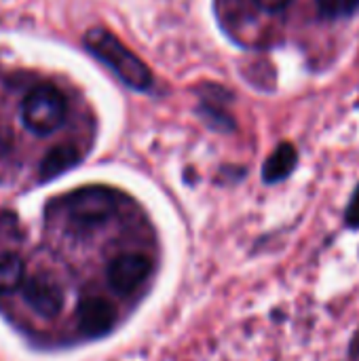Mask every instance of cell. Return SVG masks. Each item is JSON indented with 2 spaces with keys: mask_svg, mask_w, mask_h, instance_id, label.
<instances>
[{
  "mask_svg": "<svg viewBox=\"0 0 359 361\" xmlns=\"http://www.w3.org/2000/svg\"><path fill=\"white\" fill-rule=\"evenodd\" d=\"M296 163H298V152H296V148H294L292 144L284 142V144H279V146L273 150V154L267 159V163H264V167H262V180H264L267 184H277V182L286 180V178L294 171Z\"/></svg>",
  "mask_w": 359,
  "mask_h": 361,
  "instance_id": "52a82bcc",
  "label": "cell"
},
{
  "mask_svg": "<svg viewBox=\"0 0 359 361\" xmlns=\"http://www.w3.org/2000/svg\"><path fill=\"white\" fill-rule=\"evenodd\" d=\"M150 271H152V260L148 256L133 254V252L121 254L108 267V281L116 292L129 294L148 279Z\"/></svg>",
  "mask_w": 359,
  "mask_h": 361,
  "instance_id": "277c9868",
  "label": "cell"
},
{
  "mask_svg": "<svg viewBox=\"0 0 359 361\" xmlns=\"http://www.w3.org/2000/svg\"><path fill=\"white\" fill-rule=\"evenodd\" d=\"M23 298L42 317H55L63 309V290L47 275H36L23 283Z\"/></svg>",
  "mask_w": 359,
  "mask_h": 361,
  "instance_id": "5b68a950",
  "label": "cell"
},
{
  "mask_svg": "<svg viewBox=\"0 0 359 361\" xmlns=\"http://www.w3.org/2000/svg\"><path fill=\"white\" fill-rule=\"evenodd\" d=\"M256 2L267 11H281L290 4V0H256Z\"/></svg>",
  "mask_w": 359,
  "mask_h": 361,
  "instance_id": "7c38bea8",
  "label": "cell"
},
{
  "mask_svg": "<svg viewBox=\"0 0 359 361\" xmlns=\"http://www.w3.org/2000/svg\"><path fill=\"white\" fill-rule=\"evenodd\" d=\"M25 267L21 258L13 252L0 254V292H11L23 283Z\"/></svg>",
  "mask_w": 359,
  "mask_h": 361,
  "instance_id": "9c48e42d",
  "label": "cell"
},
{
  "mask_svg": "<svg viewBox=\"0 0 359 361\" xmlns=\"http://www.w3.org/2000/svg\"><path fill=\"white\" fill-rule=\"evenodd\" d=\"M317 6L326 17L339 19L353 15L359 8V0H317Z\"/></svg>",
  "mask_w": 359,
  "mask_h": 361,
  "instance_id": "30bf717a",
  "label": "cell"
},
{
  "mask_svg": "<svg viewBox=\"0 0 359 361\" xmlns=\"http://www.w3.org/2000/svg\"><path fill=\"white\" fill-rule=\"evenodd\" d=\"M85 47L102 63H106L127 87L135 91H148L152 87V74L148 66L131 53L114 34L104 27H91L85 34Z\"/></svg>",
  "mask_w": 359,
  "mask_h": 361,
  "instance_id": "6da1fadb",
  "label": "cell"
},
{
  "mask_svg": "<svg viewBox=\"0 0 359 361\" xmlns=\"http://www.w3.org/2000/svg\"><path fill=\"white\" fill-rule=\"evenodd\" d=\"M4 150H6V144H4V137H0V157L4 154Z\"/></svg>",
  "mask_w": 359,
  "mask_h": 361,
  "instance_id": "4fadbf2b",
  "label": "cell"
},
{
  "mask_svg": "<svg viewBox=\"0 0 359 361\" xmlns=\"http://www.w3.org/2000/svg\"><path fill=\"white\" fill-rule=\"evenodd\" d=\"M76 319H78V328L87 336H102L114 326L116 311L104 298H87L78 305Z\"/></svg>",
  "mask_w": 359,
  "mask_h": 361,
  "instance_id": "8992f818",
  "label": "cell"
},
{
  "mask_svg": "<svg viewBox=\"0 0 359 361\" xmlns=\"http://www.w3.org/2000/svg\"><path fill=\"white\" fill-rule=\"evenodd\" d=\"M21 118L25 127L38 135L53 133L66 118V99L53 87H38L30 91L21 106Z\"/></svg>",
  "mask_w": 359,
  "mask_h": 361,
  "instance_id": "3957f363",
  "label": "cell"
},
{
  "mask_svg": "<svg viewBox=\"0 0 359 361\" xmlns=\"http://www.w3.org/2000/svg\"><path fill=\"white\" fill-rule=\"evenodd\" d=\"M345 222L349 228H359V186L355 188L349 205H347V212H345Z\"/></svg>",
  "mask_w": 359,
  "mask_h": 361,
  "instance_id": "8fae6325",
  "label": "cell"
},
{
  "mask_svg": "<svg viewBox=\"0 0 359 361\" xmlns=\"http://www.w3.org/2000/svg\"><path fill=\"white\" fill-rule=\"evenodd\" d=\"M68 224L87 231L106 224L116 212V192L104 186H89L74 190L63 199Z\"/></svg>",
  "mask_w": 359,
  "mask_h": 361,
  "instance_id": "7a4b0ae2",
  "label": "cell"
},
{
  "mask_svg": "<svg viewBox=\"0 0 359 361\" xmlns=\"http://www.w3.org/2000/svg\"><path fill=\"white\" fill-rule=\"evenodd\" d=\"M78 161H80V152H78L74 146H70V144H59V146L51 148V150L44 154V159H42V163H40V180H42V182H49V180H53V178L66 173V171L72 169L74 165H78Z\"/></svg>",
  "mask_w": 359,
  "mask_h": 361,
  "instance_id": "ba28073f",
  "label": "cell"
}]
</instances>
